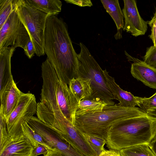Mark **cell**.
I'll use <instances>...</instances> for the list:
<instances>
[{
    "label": "cell",
    "instance_id": "obj_19",
    "mask_svg": "<svg viewBox=\"0 0 156 156\" xmlns=\"http://www.w3.org/2000/svg\"><path fill=\"white\" fill-rule=\"evenodd\" d=\"M29 5L48 14L57 16L61 11L62 3L60 0H24Z\"/></svg>",
    "mask_w": 156,
    "mask_h": 156
},
{
    "label": "cell",
    "instance_id": "obj_31",
    "mask_svg": "<svg viewBox=\"0 0 156 156\" xmlns=\"http://www.w3.org/2000/svg\"><path fill=\"white\" fill-rule=\"evenodd\" d=\"M97 156H121L120 151L109 149L105 150Z\"/></svg>",
    "mask_w": 156,
    "mask_h": 156
},
{
    "label": "cell",
    "instance_id": "obj_8",
    "mask_svg": "<svg viewBox=\"0 0 156 156\" xmlns=\"http://www.w3.org/2000/svg\"><path fill=\"white\" fill-rule=\"evenodd\" d=\"M37 103L34 94L23 93L13 111L5 119L9 135L12 138L23 134L21 125L27 122L36 113Z\"/></svg>",
    "mask_w": 156,
    "mask_h": 156
},
{
    "label": "cell",
    "instance_id": "obj_12",
    "mask_svg": "<svg viewBox=\"0 0 156 156\" xmlns=\"http://www.w3.org/2000/svg\"><path fill=\"white\" fill-rule=\"evenodd\" d=\"M122 9L124 23L123 30L135 36L144 35L146 33L148 22L141 17L135 0H124Z\"/></svg>",
    "mask_w": 156,
    "mask_h": 156
},
{
    "label": "cell",
    "instance_id": "obj_16",
    "mask_svg": "<svg viewBox=\"0 0 156 156\" xmlns=\"http://www.w3.org/2000/svg\"><path fill=\"white\" fill-rule=\"evenodd\" d=\"M15 48L8 47L0 51V97L13 79L11 71V58Z\"/></svg>",
    "mask_w": 156,
    "mask_h": 156
},
{
    "label": "cell",
    "instance_id": "obj_35",
    "mask_svg": "<svg viewBox=\"0 0 156 156\" xmlns=\"http://www.w3.org/2000/svg\"><path fill=\"white\" fill-rule=\"evenodd\" d=\"M154 138H156V131L155 134V137Z\"/></svg>",
    "mask_w": 156,
    "mask_h": 156
},
{
    "label": "cell",
    "instance_id": "obj_3",
    "mask_svg": "<svg viewBox=\"0 0 156 156\" xmlns=\"http://www.w3.org/2000/svg\"><path fill=\"white\" fill-rule=\"evenodd\" d=\"M43 84L40 101L56 110L61 111L75 125L79 102L68 85L61 81L49 60L41 66Z\"/></svg>",
    "mask_w": 156,
    "mask_h": 156
},
{
    "label": "cell",
    "instance_id": "obj_11",
    "mask_svg": "<svg viewBox=\"0 0 156 156\" xmlns=\"http://www.w3.org/2000/svg\"><path fill=\"white\" fill-rule=\"evenodd\" d=\"M39 134L52 149H55L64 156H85L63 140L54 130L37 117L33 116L27 122Z\"/></svg>",
    "mask_w": 156,
    "mask_h": 156
},
{
    "label": "cell",
    "instance_id": "obj_6",
    "mask_svg": "<svg viewBox=\"0 0 156 156\" xmlns=\"http://www.w3.org/2000/svg\"><path fill=\"white\" fill-rule=\"evenodd\" d=\"M41 121L85 156H97L83 133L60 110L48 109L43 114Z\"/></svg>",
    "mask_w": 156,
    "mask_h": 156
},
{
    "label": "cell",
    "instance_id": "obj_15",
    "mask_svg": "<svg viewBox=\"0 0 156 156\" xmlns=\"http://www.w3.org/2000/svg\"><path fill=\"white\" fill-rule=\"evenodd\" d=\"M23 93L18 88L13 79L9 83L0 97V110L6 119L16 107Z\"/></svg>",
    "mask_w": 156,
    "mask_h": 156
},
{
    "label": "cell",
    "instance_id": "obj_24",
    "mask_svg": "<svg viewBox=\"0 0 156 156\" xmlns=\"http://www.w3.org/2000/svg\"><path fill=\"white\" fill-rule=\"evenodd\" d=\"M83 134L96 152L97 156L105 150L104 147L106 143V140L105 139L97 136Z\"/></svg>",
    "mask_w": 156,
    "mask_h": 156
},
{
    "label": "cell",
    "instance_id": "obj_9",
    "mask_svg": "<svg viewBox=\"0 0 156 156\" xmlns=\"http://www.w3.org/2000/svg\"><path fill=\"white\" fill-rule=\"evenodd\" d=\"M30 39L15 8L0 28V51L9 46L23 49Z\"/></svg>",
    "mask_w": 156,
    "mask_h": 156
},
{
    "label": "cell",
    "instance_id": "obj_21",
    "mask_svg": "<svg viewBox=\"0 0 156 156\" xmlns=\"http://www.w3.org/2000/svg\"><path fill=\"white\" fill-rule=\"evenodd\" d=\"M21 127L23 134L29 140L34 147L38 144H41L45 147L48 151L52 149L45 142L41 136L27 122H23Z\"/></svg>",
    "mask_w": 156,
    "mask_h": 156
},
{
    "label": "cell",
    "instance_id": "obj_26",
    "mask_svg": "<svg viewBox=\"0 0 156 156\" xmlns=\"http://www.w3.org/2000/svg\"><path fill=\"white\" fill-rule=\"evenodd\" d=\"M144 61L148 65L156 69V46L153 45L147 48Z\"/></svg>",
    "mask_w": 156,
    "mask_h": 156
},
{
    "label": "cell",
    "instance_id": "obj_17",
    "mask_svg": "<svg viewBox=\"0 0 156 156\" xmlns=\"http://www.w3.org/2000/svg\"><path fill=\"white\" fill-rule=\"evenodd\" d=\"M68 87L77 101L88 99L92 94L90 80L80 77L71 80Z\"/></svg>",
    "mask_w": 156,
    "mask_h": 156
},
{
    "label": "cell",
    "instance_id": "obj_34",
    "mask_svg": "<svg viewBox=\"0 0 156 156\" xmlns=\"http://www.w3.org/2000/svg\"><path fill=\"white\" fill-rule=\"evenodd\" d=\"M155 96L156 97V92L154 94Z\"/></svg>",
    "mask_w": 156,
    "mask_h": 156
},
{
    "label": "cell",
    "instance_id": "obj_30",
    "mask_svg": "<svg viewBox=\"0 0 156 156\" xmlns=\"http://www.w3.org/2000/svg\"><path fill=\"white\" fill-rule=\"evenodd\" d=\"M48 151L47 149L43 146L41 144H38L34 147L32 156H37L41 154L44 155Z\"/></svg>",
    "mask_w": 156,
    "mask_h": 156
},
{
    "label": "cell",
    "instance_id": "obj_28",
    "mask_svg": "<svg viewBox=\"0 0 156 156\" xmlns=\"http://www.w3.org/2000/svg\"><path fill=\"white\" fill-rule=\"evenodd\" d=\"M23 50L25 54L30 59L36 54L35 48L31 39L28 41Z\"/></svg>",
    "mask_w": 156,
    "mask_h": 156
},
{
    "label": "cell",
    "instance_id": "obj_18",
    "mask_svg": "<svg viewBox=\"0 0 156 156\" xmlns=\"http://www.w3.org/2000/svg\"><path fill=\"white\" fill-rule=\"evenodd\" d=\"M107 105L103 100L98 98L82 100L79 102L76 118L87 114L100 112Z\"/></svg>",
    "mask_w": 156,
    "mask_h": 156
},
{
    "label": "cell",
    "instance_id": "obj_2",
    "mask_svg": "<svg viewBox=\"0 0 156 156\" xmlns=\"http://www.w3.org/2000/svg\"><path fill=\"white\" fill-rule=\"evenodd\" d=\"M156 131V115L146 113L131 117L111 126L106 139V146L120 151L138 145H148Z\"/></svg>",
    "mask_w": 156,
    "mask_h": 156
},
{
    "label": "cell",
    "instance_id": "obj_22",
    "mask_svg": "<svg viewBox=\"0 0 156 156\" xmlns=\"http://www.w3.org/2000/svg\"><path fill=\"white\" fill-rule=\"evenodd\" d=\"M120 152L121 156H155L147 144L138 145L123 149Z\"/></svg>",
    "mask_w": 156,
    "mask_h": 156
},
{
    "label": "cell",
    "instance_id": "obj_33",
    "mask_svg": "<svg viewBox=\"0 0 156 156\" xmlns=\"http://www.w3.org/2000/svg\"><path fill=\"white\" fill-rule=\"evenodd\" d=\"M150 148L156 156V138H154L148 145Z\"/></svg>",
    "mask_w": 156,
    "mask_h": 156
},
{
    "label": "cell",
    "instance_id": "obj_14",
    "mask_svg": "<svg viewBox=\"0 0 156 156\" xmlns=\"http://www.w3.org/2000/svg\"><path fill=\"white\" fill-rule=\"evenodd\" d=\"M107 84L112 94L114 99L119 101L117 105L126 108H133L140 105L136 96H134L130 92L121 89L115 82L114 78L110 76L105 69L103 70Z\"/></svg>",
    "mask_w": 156,
    "mask_h": 156
},
{
    "label": "cell",
    "instance_id": "obj_27",
    "mask_svg": "<svg viewBox=\"0 0 156 156\" xmlns=\"http://www.w3.org/2000/svg\"><path fill=\"white\" fill-rule=\"evenodd\" d=\"M148 24L151 28V33L149 36L152 40L154 46H156V12L151 20L148 22Z\"/></svg>",
    "mask_w": 156,
    "mask_h": 156
},
{
    "label": "cell",
    "instance_id": "obj_20",
    "mask_svg": "<svg viewBox=\"0 0 156 156\" xmlns=\"http://www.w3.org/2000/svg\"><path fill=\"white\" fill-rule=\"evenodd\" d=\"M106 11L112 17L117 28L118 32L122 31L124 26V17L118 0H101Z\"/></svg>",
    "mask_w": 156,
    "mask_h": 156
},
{
    "label": "cell",
    "instance_id": "obj_7",
    "mask_svg": "<svg viewBox=\"0 0 156 156\" xmlns=\"http://www.w3.org/2000/svg\"><path fill=\"white\" fill-rule=\"evenodd\" d=\"M16 10L25 27L34 45L36 55H45V31L48 15L29 5L24 0H18Z\"/></svg>",
    "mask_w": 156,
    "mask_h": 156
},
{
    "label": "cell",
    "instance_id": "obj_13",
    "mask_svg": "<svg viewBox=\"0 0 156 156\" xmlns=\"http://www.w3.org/2000/svg\"><path fill=\"white\" fill-rule=\"evenodd\" d=\"M125 52L128 60L133 62L130 71L133 77L146 86L156 89V69L147 64L144 61L132 56L126 51Z\"/></svg>",
    "mask_w": 156,
    "mask_h": 156
},
{
    "label": "cell",
    "instance_id": "obj_4",
    "mask_svg": "<svg viewBox=\"0 0 156 156\" xmlns=\"http://www.w3.org/2000/svg\"><path fill=\"white\" fill-rule=\"evenodd\" d=\"M146 113L136 107H123L117 104L107 105L100 112L76 118L75 126L83 133L100 136L106 140L108 131L113 124L127 118Z\"/></svg>",
    "mask_w": 156,
    "mask_h": 156
},
{
    "label": "cell",
    "instance_id": "obj_10",
    "mask_svg": "<svg viewBox=\"0 0 156 156\" xmlns=\"http://www.w3.org/2000/svg\"><path fill=\"white\" fill-rule=\"evenodd\" d=\"M0 123V156H32L34 147L23 134L12 138L5 120L1 119Z\"/></svg>",
    "mask_w": 156,
    "mask_h": 156
},
{
    "label": "cell",
    "instance_id": "obj_32",
    "mask_svg": "<svg viewBox=\"0 0 156 156\" xmlns=\"http://www.w3.org/2000/svg\"><path fill=\"white\" fill-rule=\"evenodd\" d=\"M43 156H64L59 151L55 149L49 150L47 153Z\"/></svg>",
    "mask_w": 156,
    "mask_h": 156
},
{
    "label": "cell",
    "instance_id": "obj_25",
    "mask_svg": "<svg viewBox=\"0 0 156 156\" xmlns=\"http://www.w3.org/2000/svg\"><path fill=\"white\" fill-rule=\"evenodd\" d=\"M140 108L148 114H153L156 111V97L153 94L150 98L137 97Z\"/></svg>",
    "mask_w": 156,
    "mask_h": 156
},
{
    "label": "cell",
    "instance_id": "obj_23",
    "mask_svg": "<svg viewBox=\"0 0 156 156\" xmlns=\"http://www.w3.org/2000/svg\"><path fill=\"white\" fill-rule=\"evenodd\" d=\"M18 0H0V28L15 9Z\"/></svg>",
    "mask_w": 156,
    "mask_h": 156
},
{
    "label": "cell",
    "instance_id": "obj_1",
    "mask_svg": "<svg viewBox=\"0 0 156 156\" xmlns=\"http://www.w3.org/2000/svg\"><path fill=\"white\" fill-rule=\"evenodd\" d=\"M44 51L59 80L68 85L75 78L78 67L77 55L63 20L49 16L45 31Z\"/></svg>",
    "mask_w": 156,
    "mask_h": 156
},
{
    "label": "cell",
    "instance_id": "obj_29",
    "mask_svg": "<svg viewBox=\"0 0 156 156\" xmlns=\"http://www.w3.org/2000/svg\"><path fill=\"white\" fill-rule=\"evenodd\" d=\"M67 3L72 4L80 6L91 7L93 5L91 1L90 0H65Z\"/></svg>",
    "mask_w": 156,
    "mask_h": 156
},
{
    "label": "cell",
    "instance_id": "obj_5",
    "mask_svg": "<svg viewBox=\"0 0 156 156\" xmlns=\"http://www.w3.org/2000/svg\"><path fill=\"white\" fill-rule=\"evenodd\" d=\"M79 45L80 52L77 55L78 67L75 78L90 80L92 94L88 99L98 98L107 105H114V97L107 84L103 70L87 47L82 42Z\"/></svg>",
    "mask_w": 156,
    "mask_h": 156
}]
</instances>
